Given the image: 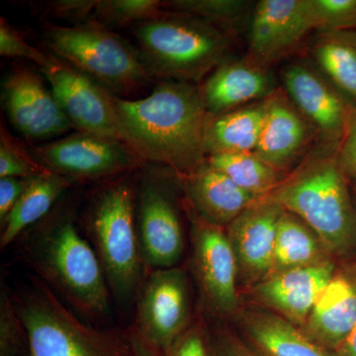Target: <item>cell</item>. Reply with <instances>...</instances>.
Wrapping results in <instances>:
<instances>
[{
	"mask_svg": "<svg viewBox=\"0 0 356 356\" xmlns=\"http://www.w3.org/2000/svg\"><path fill=\"white\" fill-rule=\"evenodd\" d=\"M2 100L11 124L27 140L53 139L72 128L53 91L31 70H16L6 77Z\"/></svg>",
	"mask_w": 356,
	"mask_h": 356,
	"instance_id": "obj_13",
	"label": "cell"
},
{
	"mask_svg": "<svg viewBox=\"0 0 356 356\" xmlns=\"http://www.w3.org/2000/svg\"><path fill=\"white\" fill-rule=\"evenodd\" d=\"M187 200L193 215L214 226L228 227L232 222L259 201L208 163L184 180Z\"/></svg>",
	"mask_w": 356,
	"mask_h": 356,
	"instance_id": "obj_18",
	"label": "cell"
},
{
	"mask_svg": "<svg viewBox=\"0 0 356 356\" xmlns=\"http://www.w3.org/2000/svg\"><path fill=\"white\" fill-rule=\"evenodd\" d=\"M266 121L254 154L281 172L303 151L309 132L305 119L280 95L269 96Z\"/></svg>",
	"mask_w": 356,
	"mask_h": 356,
	"instance_id": "obj_20",
	"label": "cell"
},
{
	"mask_svg": "<svg viewBox=\"0 0 356 356\" xmlns=\"http://www.w3.org/2000/svg\"><path fill=\"white\" fill-rule=\"evenodd\" d=\"M131 337H132L134 348H135L136 356H161V353L154 350L152 346L145 343L142 339L135 332L132 327L130 329Z\"/></svg>",
	"mask_w": 356,
	"mask_h": 356,
	"instance_id": "obj_39",
	"label": "cell"
},
{
	"mask_svg": "<svg viewBox=\"0 0 356 356\" xmlns=\"http://www.w3.org/2000/svg\"><path fill=\"white\" fill-rule=\"evenodd\" d=\"M0 55L8 58H25L43 69L50 63L51 56L42 53L31 46L20 33L11 27L3 18L0 22Z\"/></svg>",
	"mask_w": 356,
	"mask_h": 356,
	"instance_id": "obj_33",
	"label": "cell"
},
{
	"mask_svg": "<svg viewBox=\"0 0 356 356\" xmlns=\"http://www.w3.org/2000/svg\"><path fill=\"white\" fill-rule=\"evenodd\" d=\"M98 1L93 0H64L51 2V11L58 16L74 19H84L91 13L95 14Z\"/></svg>",
	"mask_w": 356,
	"mask_h": 356,
	"instance_id": "obj_38",
	"label": "cell"
},
{
	"mask_svg": "<svg viewBox=\"0 0 356 356\" xmlns=\"http://www.w3.org/2000/svg\"><path fill=\"white\" fill-rule=\"evenodd\" d=\"M355 325V285L334 275L312 309L306 332L327 350H339Z\"/></svg>",
	"mask_w": 356,
	"mask_h": 356,
	"instance_id": "obj_21",
	"label": "cell"
},
{
	"mask_svg": "<svg viewBox=\"0 0 356 356\" xmlns=\"http://www.w3.org/2000/svg\"><path fill=\"white\" fill-rule=\"evenodd\" d=\"M161 356H213L209 329L201 321L191 324Z\"/></svg>",
	"mask_w": 356,
	"mask_h": 356,
	"instance_id": "obj_34",
	"label": "cell"
},
{
	"mask_svg": "<svg viewBox=\"0 0 356 356\" xmlns=\"http://www.w3.org/2000/svg\"><path fill=\"white\" fill-rule=\"evenodd\" d=\"M284 209L273 199H259L228 226L238 271L259 277L273 273L278 222Z\"/></svg>",
	"mask_w": 356,
	"mask_h": 356,
	"instance_id": "obj_16",
	"label": "cell"
},
{
	"mask_svg": "<svg viewBox=\"0 0 356 356\" xmlns=\"http://www.w3.org/2000/svg\"><path fill=\"white\" fill-rule=\"evenodd\" d=\"M0 356H28L27 334L4 283L0 292Z\"/></svg>",
	"mask_w": 356,
	"mask_h": 356,
	"instance_id": "obj_31",
	"label": "cell"
},
{
	"mask_svg": "<svg viewBox=\"0 0 356 356\" xmlns=\"http://www.w3.org/2000/svg\"><path fill=\"white\" fill-rule=\"evenodd\" d=\"M314 30L348 32L356 28V0H309Z\"/></svg>",
	"mask_w": 356,
	"mask_h": 356,
	"instance_id": "obj_30",
	"label": "cell"
},
{
	"mask_svg": "<svg viewBox=\"0 0 356 356\" xmlns=\"http://www.w3.org/2000/svg\"><path fill=\"white\" fill-rule=\"evenodd\" d=\"M136 38L149 76L163 81H200L222 64L229 48L226 31L179 13L140 23Z\"/></svg>",
	"mask_w": 356,
	"mask_h": 356,
	"instance_id": "obj_5",
	"label": "cell"
},
{
	"mask_svg": "<svg viewBox=\"0 0 356 356\" xmlns=\"http://www.w3.org/2000/svg\"><path fill=\"white\" fill-rule=\"evenodd\" d=\"M313 54L332 86L356 108V33H325Z\"/></svg>",
	"mask_w": 356,
	"mask_h": 356,
	"instance_id": "obj_25",
	"label": "cell"
},
{
	"mask_svg": "<svg viewBox=\"0 0 356 356\" xmlns=\"http://www.w3.org/2000/svg\"><path fill=\"white\" fill-rule=\"evenodd\" d=\"M15 243L20 259L76 315L91 322L109 317L112 295L102 264L70 211L49 215Z\"/></svg>",
	"mask_w": 356,
	"mask_h": 356,
	"instance_id": "obj_2",
	"label": "cell"
},
{
	"mask_svg": "<svg viewBox=\"0 0 356 356\" xmlns=\"http://www.w3.org/2000/svg\"><path fill=\"white\" fill-rule=\"evenodd\" d=\"M53 56L95 79L110 93L139 88L151 76L139 50L95 21L47 32Z\"/></svg>",
	"mask_w": 356,
	"mask_h": 356,
	"instance_id": "obj_7",
	"label": "cell"
},
{
	"mask_svg": "<svg viewBox=\"0 0 356 356\" xmlns=\"http://www.w3.org/2000/svg\"><path fill=\"white\" fill-rule=\"evenodd\" d=\"M314 30L309 0H262L248 32L250 60L261 67L275 62Z\"/></svg>",
	"mask_w": 356,
	"mask_h": 356,
	"instance_id": "obj_14",
	"label": "cell"
},
{
	"mask_svg": "<svg viewBox=\"0 0 356 356\" xmlns=\"http://www.w3.org/2000/svg\"><path fill=\"white\" fill-rule=\"evenodd\" d=\"M42 70L72 128L127 144L114 96L107 89L53 55Z\"/></svg>",
	"mask_w": 356,
	"mask_h": 356,
	"instance_id": "obj_11",
	"label": "cell"
},
{
	"mask_svg": "<svg viewBox=\"0 0 356 356\" xmlns=\"http://www.w3.org/2000/svg\"><path fill=\"white\" fill-rule=\"evenodd\" d=\"M32 153L47 172L74 182L118 177L143 161L121 140L81 132L34 147Z\"/></svg>",
	"mask_w": 356,
	"mask_h": 356,
	"instance_id": "obj_10",
	"label": "cell"
},
{
	"mask_svg": "<svg viewBox=\"0 0 356 356\" xmlns=\"http://www.w3.org/2000/svg\"><path fill=\"white\" fill-rule=\"evenodd\" d=\"M332 277L331 262L321 261L273 274L257 287V296L293 324L305 325L318 296Z\"/></svg>",
	"mask_w": 356,
	"mask_h": 356,
	"instance_id": "obj_17",
	"label": "cell"
},
{
	"mask_svg": "<svg viewBox=\"0 0 356 356\" xmlns=\"http://www.w3.org/2000/svg\"><path fill=\"white\" fill-rule=\"evenodd\" d=\"M10 295L27 334L28 356H136L130 330L83 322L37 276Z\"/></svg>",
	"mask_w": 356,
	"mask_h": 356,
	"instance_id": "obj_3",
	"label": "cell"
},
{
	"mask_svg": "<svg viewBox=\"0 0 356 356\" xmlns=\"http://www.w3.org/2000/svg\"><path fill=\"white\" fill-rule=\"evenodd\" d=\"M137 189L127 178L103 185L84 216L112 297L123 306L136 302L147 275L136 221Z\"/></svg>",
	"mask_w": 356,
	"mask_h": 356,
	"instance_id": "obj_4",
	"label": "cell"
},
{
	"mask_svg": "<svg viewBox=\"0 0 356 356\" xmlns=\"http://www.w3.org/2000/svg\"><path fill=\"white\" fill-rule=\"evenodd\" d=\"M283 84L293 104L330 139H343L353 109L343 96L315 70L292 64L283 70Z\"/></svg>",
	"mask_w": 356,
	"mask_h": 356,
	"instance_id": "obj_15",
	"label": "cell"
},
{
	"mask_svg": "<svg viewBox=\"0 0 356 356\" xmlns=\"http://www.w3.org/2000/svg\"><path fill=\"white\" fill-rule=\"evenodd\" d=\"M245 332L261 356H334L306 332L286 318L271 314H248Z\"/></svg>",
	"mask_w": 356,
	"mask_h": 356,
	"instance_id": "obj_23",
	"label": "cell"
},
{
	"mask_svg": "<svg viewBox=\"0 0 356 356\" xmlns=\"http://www.w3.org/2000/svg\"><path fill=\"white\" fill-rule=\"evenodd\" d=\"M33 177H0V226L4 224Z\"/></svg>",
	"mask_w": 356,
	"mask_h": 356,
	"instance_id": "obj_36",
	"label": "cell"
},
{
	"mask_svg": "<svg viewBox=\"0 0 356 356\" xmlns=\"http://www.w3.org/2000/svg\"><path fill=\"white\" fill-rule=\"evenodd\" d=\"M267 196L305 222L332 252L344 250L355 235L348 187L336 159H314Z\"/></svg>",
	"mask_w": 356,
	"mask_h": 356,
	"instance_id": "obj_6",
	"label": "cell"
},
{
	"mask_svg": "<svg viewBox=\"0 0 356 356\" xmlns=\"http://www.w3.org/2000/svg\"><path fill=\"white\" fill-rule=\"evenodd\" d=\"M322 245L318 236L305 222L284 210L276 233L273 273L324 261Z\"/></svg>",
	"mask_w": 356,
	"mask_h": 356,
	"instance_id": "obj_26",
	"label": "cell"
},
{
	"mask_svg": "<svg viewBox=\"0 0 356 356\" xmlns=\"http://www.w3.org/2000/svg\"><path fill=\"white\" fill-rule=\"evenodd\" d=\"M192 264L208 310L226 316L238 307L235 252L227 231L192 215Z\"/></svg>",
	"mask_w": 356,
	"mask_h": 356,
	"instance_id": "obj_12",
	"label": "cell"
},
{
	"mask_svg": "<svg viewBox=\"0 0 356 356\" xmlns=\"http://www.w3.org/2000/svg\"><path fill=\"white\" fill-rule=\"evenodd\" d=\"M210 116L240 108L247 103L273 95V83L266 67L248 60L222 62L200 88Z\"/></svg>",
	"mask_w": 356,
	"mask_h": 356,
	"instance_id": "obj_19",
	"label": "cell"
},
{
	"mask_svg": "<svg viewBox=\"0 0 356 356\" xmlns=\"http://www.w3.org/2000/svg\"><path fill=\"white\" fill-rule=\"evenodd\" d=\"M44 168L28 156L22 147L1 133L0 140V177L30 178L47 173Z\"/></svg>",
	"mask_w": 356,
	"mask_h": 356,
	"instance_id": "obj_32",
	"label": "cell"
},
{
	"mask_svg": "<svg viewBox=\"0 0 356 356\" xmlns=\"http://www.w3.org/2000/svg\"><path fill=\"white\" fill-rule=\"evenodd\" d=\"M74 184L72 180L51 172L33 177L1 226V250L10 247L27 229L49 216L56 202Z\"/></svg>",
	"mask_w": 356,
	"mask_h": 356,
	"instance_id": "obj_24",
	"label": "cell"
},
{
	"mask_svg": "<svg viewBox=\"0 0 356 356\" xmlns=\"http://www.w3.org/2000/svg\"><path fill=\"white\" fill-rule=\"evenodd\" d=\"M268 98L217 115H208L206 154L254 153L266 121Z\"/></svg>",
	"mask_w": 356,
	"mask_h": 356,
	"instance_id": "obj_22",
	"label": "cell"
},
{
	"mask_svg": "<svg viewBox=\"0 0 356 356\" xmlns=\"http://www.w3.org/2000/svg\"><path fill=\"white\" fill-rule=\"evenodd\" d=\"M337 161L343 172L356 178V108L351 112Z\"/></svg>",
	"mask_w": 356,
	"mask_h": 356,
	"instance_id": "obj_37",
	"label": "cell"
},
{
	"mask_svg": "<svg viewBox=\"0 0 356 356\" xmlns=\"http://www.w3.org/2000/svg\"><path fill=\"white\" fill-rule=\"evenodd\" d=\"M166 6L177 13L192 16L216 26L220 29L234 27L248 13V1L242 0H175Z\"/></svg>",
	"mask_w": 356,
	"mask_h": 356,
	"instance_id": "obj_28",
	"label": "cell"
},
{
	"mask_svg": "<svg viewBox=\"0 0 356 356\" xmlns=\"http://www.w3.org/2000/svg\"><path fill=\"white\" fill-rule=\"evenodd\" d=\"M209 336L213 356H261L243 343L226 327L209 329Z\"/></svg>",
	"mask_w": 356,
	"mask_h": 356,
	"instance_id": "obj_35",
	"label": "cell"
},
{
	"mask_svg": "<svg viewBox=\"0 0 356 356\" xmlns=\"http://www.w3.org/2000/svg\"><path fill=\"white\" fill-rule=\"evenodd\" d=\"M114 102L127 145L145 163L184 180L207 159L208 113L198 86L165 81L142 99Z\"/></svg>",
	"mask_w": 356,
	"mask_h": 356,
	"instance_id": "obj_1",
	"label": "cell"
},
{
	"mask_svg": "<svg viewBox=\"0 0 356 356\" xmlns=\"http://www.w3.org/2000/svg\"><path fill=\"white\" fill-rule=\"evenodd\" d=\"M191 325L189 285L184 271L175 266L147 273L136 300L133 331L163 355Z\"/></svg>",
	"mask_w": 356,
	"mask_h": 356,
	"instance_id": "obj_9",
	"label": "cell"
},
{
	"mask_svg": "<svg viewBox=\"0 0 356 356\" xmlns=\"http://www.w3.org/2000/svg\"><path fill=\"white\" fill-rule=\"evenodd\" d=\"M339 356H356V325L339 348Z\"/></svg>",
	"mask_w": 356,
	"mask_h": 356,
	"instance_id": "obj_40",
	"label": "cell"
},
{
	"mask_svg": "<svg viewBox=\"0 0 356 356\" xmlns=\"http://www.w3.org/2000/svg\"><path fill=\"white\" fill-rule=\"evenodd\" d=\"M181 180L172 170L151 163L140 175L136 221L147 273L177 266L184 254V226L175 189Z\"/></svg>",
	"mask_w": 356,
	"mask_h": 356,
	"instance_id": "obj_8",
	"label": "cell"
},
{
	"mask_svg": "<svg viewBox=\"0 0 356 356\" xmlns=\"http://www.w3.org/2000/svg\"><path fill=\"white\" fill-rule=\"evenodd\" d=\"M208 163L257 199L273 193L280 184V172L254 153L212 154Z\"/></svg>",
	"mask_w": 356,
	"mask_h": 356,
	"instance_id": "obj_27",
	"label": "cell"
},
{
	"mask_svg": "<svg viewBox=\"0 0 356 356\" xmlns=\"http://www.w3.org/2000/svg\"><path fill=\"white\" fill-rule=\"evenodd\" d=\"M163 2L158 0H104L98 1L93 16L105 27L146 22L161 16Z\"/></svg>",
	"mask_w": 356,
	"mask_h": 356,
	"instance_id": "obj_29",
	"label": "cell"
}]
</instances>
